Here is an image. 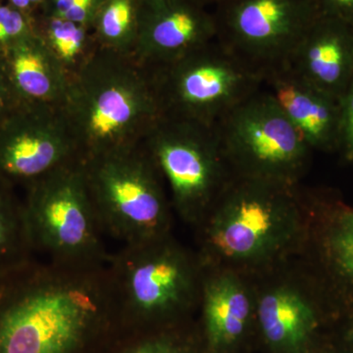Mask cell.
Here are the masks:
<instances>
[{"label": "cell", "instance_id": "obj_1", "mask_svg": "<svg viewBox=\"0 0 353 353\" xmlns=\"http://www.w3.org/2000/svg\"><path fill=\"white\" fill-rule=\"evenodd\" d=\"M117 322L106 264L32 259L0 274V353H83Z\"/></svg>", "mask_w": 353, "mask_h": 353}, {"label": "cell", "instance_id": "obj_2", "mask_svg": "<svg viewBox=\"0 0 353 353\" xmlns=\"http://www.w3.org/2000/svg\"><path fill=\"white\" fill-rule=\"evenodd\" d=\"M310 212L301 185L234 176L196 228L205 268L257 277L301 256Z\"/></svg>", "mask_w": 353, "mask_h": 353}, {"label": "cell", "instance_id": "obj_3", "mask_svg": "<svg viewBox=\"0 0 353 353\" xmlns=\"http://www.w3.org/2000/svg\"><path fill=\"white\" fill-rule=\"evenodd\" d=\"M62 110L82 161L138 145L163 116L152 69L97 44L70 75Z\"/></svg>", "mask_w": 353, "mask_h": 353}, {"label": "cell", "instance_id": "obj_4", "mask_svg": "<svg viewBox=\"0 0 353 353\" xmlns=\"http://www.w3.org/2000/svg\"><path fill=\"white\" fill-rule=\"evenodd\" d=\"M106 267L119 322L165 328L199 310L204 266L173 234L124 245Z\"/></svg>", "mask_w": 353, "mask_h": 353}, {"label": "cell", "instance_id": "obj_5", "mask_svg": "<svg viewBox=\"0 0 353 353\" xmlns=\"http://www.w3.org/2000/svg\"><path fill=\"white\" fill-rule=\"evenodd\" d=\"M82 162L104 234L124 245L173 234L175 214L168 190L143 141Z\"/></svg>", "mask_w": 353, "mask_h": 353}, {"label": "cell", "instance_id": "obj_6", "mask_svg": "<svg viewBox=\"0 0 353 353\" xmlns=\"http://www.w3.org/2000/svg\"><path fill=\"white\" fill-rule=\"evenodd\" d=\"M25 189L23 201L34 252L72 266L106 264L105 234L88 192L82 160Z\"/></svg>", "mask_w": 353, "mask_h": 353}, {"label": "cell", "instance_id": "obj_7", "mask_svg": "<svg viewBox=\"0 0 353 353\" xmlns=\"http://www.w3.org/2000/svg\"><path fill=\"white\" fill-rule=\"evenodd\" d=\"M143 143L163 178L174 214L194 229L234 176L215 127L163 115Z\"/></svg>", "mask_w": 353, "mask_h": 353}, {"label": "cell", "instance_id": "obj_8", "mask_svg": "<svg viewBox=\"0 0 353 353\" xmlns=\"http://www.w3.org/2000/svg\"><path fill=\"white\" fill-rule=\"evenodd\" d=\"M152 71L163 115L210 127L263 87L259 72L218 39Z\"/></svg>", "mask_w": 353, "mask_h": 353}, {"label": "cell", "instance_id": "obj_9", "mask_svg": "<svg viewBox=\"0 0 353 353\" xmlns=\"http://www.w3.org/2000/svg\"><path fill=\"white\" fill-rule=\"evenodd\" d=\"M215 130L234 176L301 185L312 150L263 87Z\"/></svg>", "mask_w": 353, "mask_h": 353}, {"label": "cell", "instance_id": "obj_10", "mask_svg": "<svg viewBox=\"0 0 353 353\" xmlns=\"http://www.w3.org/2000/svg\"><path fill=\"white\" fill-rule=\"evenodd\" d=\"M255 323L274 353H314L327 319L341 314L328 290L301 256L252 278Z\"/></svg>", "mask_w": 353, "mask_h": 353}, {"label": "cell", "instance_id": "obj_11", "mask_svg": "<svg viewBox=\"0 0 353 353\" xmlns=\"http://www.w3.org/2000/svg\"><path fill=\"white\" fill-rule=\"evenodd\" d=\"M216 6L218 41L262 78L287 66L322 14L316 0H219Z\"/></svg>", "mask_w": 353, "mask_h": 353}, {"label": "cell", "instance_id": "obj_12", "mask_svg": "<svg viewBox=\"0 0 353 353\" xmlns=\"http://www.w3.org/2000/svg\"><path fill=\"white\" fill-rule=\"evenodd\" d=\"M80 160L62 108L25 103L0 124V178L13 187Z\"/></svg>", "mask_w": 353, "mask_h": 353}, {"label": "cell", "instance_id": "obj_13", "mask_svg": "<svg viewBox=\"0 0 353 353\" xmlns=\"http://www.w3.org/2000/svg\"><path fill=\"white\" fill-rule=\"evenodd\" d=\"M306 194L310 222L301 257L328 290L341 317L353 312V208L330 192Z\"/></svg>", "mask_w": 353, "mask_h": 353}, {"label": "cell", "instance_id": "obj_14", "mask_svg": "<svg viewBox=\"0 0 353 353\" xmlns=\"http://www.w3.org/2000/svg\"><path fill=\"white\" fill-rule=\"evenodd\" d=\"M217 39L201 0H141L134 57L148 68L171 63Z\"/></svg>", "mask_w": 353, "mask_h": 353}, {"label": "cell", "instance_id": "obj_15", "mask_svg": "<svg viewBox=\"0 0 353 353\" xmlns=\"http://www.w3.org/2000/svg\"><path fill=\"white\" fill-rule=\"evenodd\" d=\"M199 311L209 353H225L243 341L255 323L252 278L226 269L205 268Z\"/></svg>", "mask_w": 353, "mask_h": 353}, {"label": "cell", "instance_id": "obj_16", "mask_svg": "<svg viewBox=\"0 0 353 353\" xmlns=\"http://www.w3.org/2000/svg\"><path fill=\"white\" fill-rule=\"evenodd\" d=\"M263 88L273 97L312 152H338L340 99L310 85L288 67L265 75Z\"/></svg>", "mask_w": 353, "mask_h": 353}, {"label": "cell", "instance_id": "obj_17", "mask_svg": "<svg viewBox=\"0 0 353 353\" xmlns=\"http://www.w3.org/2000/svg\"><path fill=\"white\" fill-rule=\"evenodd\" d=\"M285 67L341 101L353 78V27L321 14Z\"/></svg>", "mask_w": 353, "mask_h": 353}, {"label": "cell", "instance_id": "obj_18", "mask_svg": "<svg viewBox=\"0 0 353 353\" xmlns=\"http://www.w3.org/2000/svg\"><path fill=\"white\" fill-rule=\"evenodd\" d=\"M14 87L25 103L62 108L70 74L36 29L3 52Z\"/></svg>", "mask_w": 353, "mask_h": 353}, {"label": "cell", "instance_id": "obj_19", "mask_svg": "<svg viewBox=\"0 0 353 353\" xmlns=\"http://www.w3.org/2000/svg\"><path fill=\"white\" fill-rule=\"evenodd\" d=\"M14 188L0 178V274L34 259L24 201Z\"/></svg>", "mask_w": 353, "mask_h": 353}, {"label": "cell", "instance_id": "obj_20", "mask_svg": "<svg viewBox=\"0 0 353 353\" xmlns=\"http://www.w3.org/2000/svg\"><path fill=\"white\" fill-rule=\"evenodd\" d=\"M141 0H104L92 27L101 48L134 54L138 37Z\"/></svg>", "mask_w": 353, "mask_h": 353}, {"label": "cell", "instance_id": "obj_21", "mask_svg": "<svg viewBox=\"0 0 353 353\" xmlns=\"http://www.w3.org/2000/svg\"><path fill=\"white\" fill-rule=\"evenodd\" d=\"M51 52L63 65L70 75L81 66L97 46L88 26L46 16L41 28L34 26Z\"/></svg>", "mask_w": 353, "mask_h": 353}, {"label": "cell", "instance_id": "obj_22", "mask_svg": "<svg viewBox=\"0 0 353 353\" xmlns=\"http://www.w3.org/2000/svg\"><path fill=\"white\" fill-rule=\"evenodd\" d=\"M170 327L139 336L138 340L128 343L119 353H194L192 343L182 336L168 331Z\"/></svg>", "mask_w": 353, "mask_h": 353}, {"label": "cell", "instance_id": "obj_23", "mask_svg": "<svg viewBox=\"0 0 353 353\" xmlns=\"http://www.w3.org/2000/svg\"><path fill=\"white\" fill-rule=\"evenodd\" d=\"M34 31L30 16L11 4H0V52Z\"/></svg>", "mask_w": 353, "mask_h": 353}, {"label": "cell", "instance_id": "obj_24", "mask_svg": "<svg viewBox=\"0 0 353 353\" xmlns=\"http://www.w3.org/2000/svg\"><path fill=\"white\" fill-rule=\"evenodd\" d=\"M104 0H50L48 16L92 27L97 11Z\"/></svg>", "mask_w": 353, "mask_h": 353}, {"label": "cell", "instance_id": "obj_25", "mask_svg": "<svg viewBox=\"0 0 353 353\" xmlns=\"http://www.w3.org/2000/svg\"><path fill=\"white\" fill-rule=\"evenodd\" d=\"M341 131L338 152L353 162V78L341 99Z\"/></svg>", "mask_w": 353, "mask_h": 353}, {"label": "cell", "instance_id": "obj_26", "mask_svg": "<svg viewBox=\"0 0 353 353\" xmlns=\"http://www.w3.org/2000/svg\"><path fill=\"white\" fill-rule=\"evenodd\" d=\"M24 104L11 81L3 53L0 52V124Z\"/></svg>", "mask_w": 353, "mask_h": 353}, {"label": "cell", "instance_id": "obj_27", "mask_svg": "<svg viewBox=\"0 0 353 353\" xmlns=\"http://www.w3.org/2000/svg\"><path fill=\"white\" fill-rule=\"evenodd\" d=\"M320 11L353 27V0H316Z\"/></svg>", "mask_w": 353, "mask_h": 353}, {"label": "cell", "instance_id": "obj_28", "mask_svg": "<svg viewBox=\"0 0 353 353\" xmlns=\"http://www.w3.org/2000/svg\"><path fill=\"white\" fill-rule=\"evenodd\" d=\"M341 317L345 318V326L341 333V343L339 347L348 353H353V313L341 316Z\"/></svg>", "mask_w": 353, "mask_h": 353}, {"label": "cell", "instance_id": "obj_29", "mask_svg": "<svg viewBox=\"0 0 353 353\" xmlns=\"http://www.w3.org/2000/svg\"><path fill=\"white\" fill-rule=\"evenodd\" d=\"M314 353H348L347 352H345V350H343V348L340 347H336V350H318L317 352H314Z\"/></svg>", "mask_w": 353, "mask_h": 353}, {"label": "cell", "instance_id": "obj_30", "mask_svg": "<svg viewBox=\"0 0 353 353\" xmlns=\"http://www.w3.org/2000/svg\"><path fill=\"white\" fill-rule=\"evenodd\" d=\"M46 1V0H31L32 8L38 6H41V4H43Z\"/></svg>", "mask_w": 353, "mask_h": 353}, {"label": "cell", "instance_id": "obj_31", "mask_svg": "<svg viewBox=\"0 0 353 353\" xmlns=\"http://www.w3.org/2000/svg\"><path fill=\"white\" fill-rule=\"evenodd\" d=\"M202 2H205V1H213V2H218L219 1V0H201Z\"/></svg>", "mask_w": 353, "mask_h": 353}]
</instances>
